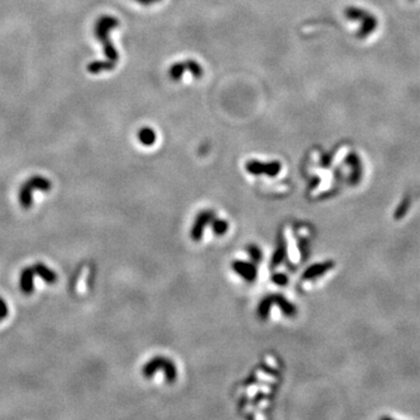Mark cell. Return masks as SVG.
<instances>
[{"label":"cell","mask_w":420,"mask_h":420,"mask_svg":"<svg viewBox=\"0 0 420 420\" xmlns=\"http://www.w3.org/2000/svg\"><path fill=\"white\" fill-rule=\"evenodd\" d=\"M8 315V307L7 304L5 303L4 299L0 298V320H4L6 316Z\"/></svg>","instance_id":"cell-6"},{"label":"cell","mask_w":420,"mask_h":420,"mask_svg":"<svg viewBox=\"0 0 420 420\" xmlns=\"http://www.w3.org/2000/svg\"><path fill=\"white\" fill-rule=\"evenodd\" d=\"M34 270L33 267H25L20 275V288L25 294H32L34 292Z\"/></svg>","instance_id":"cell-2"},{"label":"cell","mask_w":420,"mask_h":420,"mask_svg":"<svg viewBox=\"0 0 420 420\" xmlns=\"http://www.w3.org/2000/svg\"><path fill=\"white\" fill-rule=\"evenodd\" d=\"M0 321H1V320H0Z\"/></svg>","instance_id":"cell-7"},{"label":"cell","mask_w":420,"mask_h":420,"mask_svg":"<svg viewBox=\"0 0 420 420\" xmlns=\"http://www.w3.org/2000/svg\"><path fill=\"white\" fill-rule=\"evenodd\" d=\"M52 189V182L46 177L40 175H34L24 183L19 194V200L25 209H29L33 203V191L49 192Z\"/></svg>","instance_id":"cell-1"},{"label":"cell","mask_w":420,"mask_h":420,"mask_svg":"<svg viewBox=\"0 0 420 420\" xmlns=\"http://www.w3.org/2000/svg\"><path fill=\"white\" fill-rule=\"evenodd\" d=\"M236 272H238L239 275L242 277H244V278H247L249 280L253 279L254 275H256V269H254L252 265H249V264H236Z\"/></svg>","instance_id":"cell-4"},{"label":"cell","mask_w":420,"mask_h":420,"mask_svg":"<svg viewBox=\"0 0 420 420\" xmlns=\"http://www.w3.org/2000/svg\"><path fill=\"white\" fill-rule=\"evenodd\" d=\"M139 138L142 142H144V144L148 145V144H152V142H153L154 136H153V133H152L151 130L145 129L139 133Z\"/></svg>","instance_id":"cell-5"},{"label":"cell","mask_w":420,"mask_h":420,"mask_svg":"<svg viewBox=\"0 0 420 420\" xmlns=\"http://www.w3.org/2000/svg\"><path fill=\"white\" fill-rule=\"evenodd\" d=\"M32 267L34 270V273L39 276L47 284H54L56 280H57V275H56L52 269H49L48 266H46L45 264L36 263L34 264Z\"/></svg>","instance_id":"cell-3"}]
</instances>
